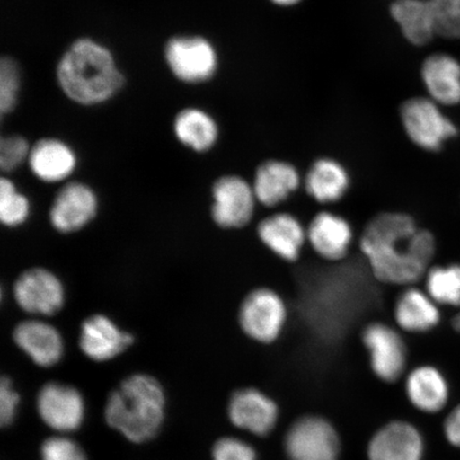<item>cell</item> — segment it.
Returning a JSON list of instances; mask_svg holds the SVG:
<instances>
[{"label": "cell", "instance_id": "obj_1", "mask_svg": "<svg viewBox=\"0 0 460 460\" xmlns=\"http://www.w3.org/2000/svg\"><path fill=\"white\" fill-rule=\"evenodd\" d=\"M359 251L378 283L416 286L433 262L436 239L406 212L383 211L367 222Z\"/></svg>", "mask_w": 460, "mask_h": 460}, {"label": "cell", "instance_id": "obj_2", "mask_svg": "<svg viewBox=\"0 0 460 460\" xmlns=\"http://www.w3.org/2000/svg\"><path fill=\"white\" fill-rule=\"evenodd\" d=\"M165 402L164 390L156 378L134 374L109 395L106 422L126 439L144 444L154 439L163 427Z\"/></svg>", "mask_w": 460, "mask_h": 460}, {"label": "cell", "instance_id": "obj_3", "mask_svg": "<svg viewBox=\"0 0 460 460\" xmlns=\"http://www.w3.org/2000/svg\"><path fill=\"white\" fill-rule=\"evenodd\" d=\"M58 79L66 94L84 105L111 99L124 82L111 53L86 39L75 42L63 56Z\"/></svg>", "mask_w": 460, "mask_h": 460}, {"label": "cell", "instance_id": "obj_4", "mask_svg": "<svg viewBox=\"0 0 460 460\" xmlns=\"http://www.w3.org/2000/svg\"><path fill=\"white\" fill-rule=\"evenodd\" d=\"M441 106L429 97H412L402 102L401 123L408 139L425 152H438L457 135V128Z\"/></svg>", "mask_w": 460, "mask_h": 460}, {"label": "cell", "instance_id": "obj_5", "mask_svg": "<svg viewBox=\"0 0 460 460\" xmlns=\"http://www.w3.org/2000/svg\"><path fill=\"white\" fill-rule=\"evenodd\" d=\"M288 319L287 304L270 287L252 289L241 302L238 320L245 335L262 344L273 343L283 332Z\"/></svg>", "mask_w": 460, "mask_h": 460}, {"label": "cell", "instance_id": "obj_6", "mask_svg": "<svg viewBox=\"0 0 460 460\" xmlns=\"http://www.w3.org/2000/svg\"><path fill=\"white\" fill-rule=\"evenodd\" d=\"M212 220L224 229L249 226L258 200L252 182L239 175H224L212 187Z\"/></svg>", "mask_w": 460, "mask_h": 460}, {"label": "cell", "instance_id": "obj_7", "mask_svg": "<svg viewBox=\"0 0 460 460\" xmlns=\"http://www.w3.org/2000/svg\"><path fill=\"white\" fill-rule=\"evenodd\" d=\"M285 450L289 460H339L341 441L327 420L309 416L288 431Z\"/></svg>", "mask_w": 460, "mask_h": 460}, {"label": "cell", "instance_id": "obj_8", "mask_svg": "<svg viewBox=\"0 0 460 460\" xmlns=\"http://www.w3.org/2000/svg\"><path fill=\"white\" fill-rule=\"evenodd\" d=\"M37 408L40 418L58 433H73L82 428L85 417V402L76 388L51 382L39 391Z\"/></svg>", "mask_w": 460, "mask_h": 460}, {"label": "cell", "instance_id": "obj_9", "mask_svg": "<svg viewBox=\"0 0 460 460\" xmlns=\"http://www.w3.org/2000/svg\"><path fill=\"white\" fill-rule=\"evenodd\" d=\"M13 296L25 313L36 315H54L66 303L61 280L43 268H32L22 273L15 280Z\"/></svg>", "mask_w": 460, "mask_h": 460}, {"label": "cell", "instance_id": "obj_10", "mask_svg": "<svg viewBox=\"0 0 460 460\" xmlns=\"http://www.w3.org/2000/svg\"><path fill=\"white\" fill-rule=\"evenodd\" d=\"M362 342L376 376L387 383L398 381L407 359L406 345L399 332L382 322H373L362 332Z\"/></svg>", "mask_w": 460, "mask_h": 460}, {"label": "cell", "instance_id": "obj_11", "mask_svg": "<svg viewBox=\"0 0 460 460\" xmlns=\"http://www.w3.org/2000/svg\"><path fill=\"white\" fill-rule=\"evenodd\" d=\"M355 232L352 224L330 210L316 212L307 226V244L316 256L327 262H341L349 256Z\"/></svg>", "mask_w": 460, "mask_h": 460}, {"label": "cell", "instance_id": "obj_12", "mask_svg": "<svg viewBox=\"0 0 460 460\" xmlns=\"http://www.w3.org/2000/svg\"><path fill=\"white\" fill-rule=\"evenodd\" d=\"M257 237L272 254L286 262H296L307 243V227L290 212H274L257 226Z\"/></svg>", "mask_w": 460, "mask_h": 460}, {"label": "cell", "instance_id": "obj_13", "mask_svg": "<svg viewBox=\"0 0 460 460\" xmlns=\"http://www.w3.org/2000/svg\"><path fill=\"white\" fill-rule=\"evenodd\" d=\"M165 57L172 73L186 83L205 82L217 70L215 49L201 38L171 40L166 45Z\"/></svg>", "mask_w": 460, "mask_h": 460}, {"label": "cell", "instance_id": "obj_14", "mask_svg": "<svg viewBox=\"0 0 460 460\" xmlns=\"http://www.w3.org/2000/svg\"><path fill=\"white\" fill-rule=\"evenodd\" d=\"M99 200L93 190L83 182H70L56 195L49 211L51 226L58 232H78L93 220Z\"/></svg>", "mask_w": 460, "mask_h": 460}, {"label": "cell", "instance_id": "obj_15", "mask_svg": "<svg viewBox=\"0 0 460 460\" xmlns=\"http://www.w3.org/2000/svg\"><path fill=\"white\" fill-rule=\"evenodd\" d=\"M258 204L278 208L303 187V178L295 164L283 159H267L257 166L252 181Z\"/></svg>", "mask_w": 460, "mask_h": 460}, {"label": "cell", "instance_id": "obj_16", "mask_svg": "<svg viewBox=\"0 0 460 460\" xmlns=\"http://www.w3.org/2000/svg\"><path fill=\"white\" fill-rule=\"evenodd\" d=\"M279 407L255 388L235 391L229 400L228 417L235 428L256 436H267L279 421Z\"/></svg>", "mask_w": 460, "mask_h": 460}, {"label": "cell", "instance_id": "obj_17", "mask_svg": "<svg viewBox=\"0 0 460 460\" xmlns=\"http://www.w3.org/2000/svg\"><path fill=\"white\" fill-rule=\"evenodd\" d=\"M134 341L131 333L120 330L111 318L103 314L89 316L80 329V349L86 358L97 362L118 358Z\"/></svg>", "mask_w": 460, "mask_h": 460}, {"label": "cell", "instance_id": "obj_18", "mask_svg": "<svg viewBox=\"0 0 460 460\" xmlns=\"http://www.w3.org/2000/svg\"><path fill=\"white\" fill-rule=\"evenodd\" d=\"M352 177L341 161L332 157L316 158L303 178L305 192L316 204L329 206L345 198Z\"/></svg>", "mask_w": 460, "mask_h": 460}, {"label": "cell", "instance_id": "obj_19", "mask_svg": "<svg viewBox=\"0 0 460 460\" xmlns=\"http://www.w3.org/2000/svg\"><path fill=\"white\" fill-rule=\"evenodd\" d=\"M424 440L419 429L404 421L385 425L367 446L369 460H422Z\"/></svg>", "mask_w": 460, "mask_h": 460}, {"label": "cell", "instance_id": "obj_20", "mask_svg": "<svg viewBox=\"0 0 460 460\" xmlns=\"http://www.w3.org/2000/svg\"><path fill=\"white\" fill-rule=\"evenodd\" d=\"M13 339L17 347L39 367H54L65 354L60 332L41 320L21 322L15 327Z\"/></svg>", "mask_w": 460, "mask_h": 460}, {"label": "cell", "instance_id": "obj_21", "mask_svg": "<svg viewBox=\"0 0 460 460\" xmlns=\"http://www.w3.org/2000/svg\"><path fill=\"white\" fill-rule=\"evenodd\" d=\"M394 308L396 325L408 332H427L439 324L441 314L439 305L427 291L416 286L404 287Z\"/></svg>", "mask_w": 460, "mask_h": 460}, {"label": "cell", "instance_id": "obj_22", "mask_svg": "<svg viewBox=\"0 0 460 460\" xmlns=\"http://www.w3.org/2000/svg\"><path fill=\"white\" fill-rule=\"evenodd\" d=\"M421 78L429 97L440 106L460 103V63L447 54H434L424 60Z\"/></svg>", "mask_w": 460, "mask_h": 460}, {"label": "cell", "instance_id": "obj_23", "mask_svg": "<svg viewBox=\"0 0 460 460\" xmlns=\"http://www.w3.org/2000/svg\"><path fill=\"white\" fill-rule=\"evenodd\" d=\"M27 161L33 175L49 183L66 180L77 166L73 149L56 139H44L34 144Z\"/></svg>", "mask_w": 460, "mask_h": 460}, {"label": "cell", "instance_id": "obj_24", "mask_svg": "<svg viewBox=\"0 0 460 460\" xmlns=\"http://www.w3.org/2000/svg\"><path fill=\"white\" fill-rule=\"evenodd\" d=\"M406 394L417 410L436 413L446 407L450 389L444 374L434 367L422 366L408 376Z\"/></svg>", "mask_w": 460, "mask_h": 460}, {"label": "cell", "instance_id": "obj_25", "mask_svg": "<svg viewBox=\"0 0 460 460\" xmlns=\"http://www.w3.org/2000/svg\"><path fill=\"white\" fill-rule=\"evenodd\" d=\"M390 13L408 42L424 46L436 36L430 0H395L391 4Z\"/></svg>", "mask_w": 460, "mask_h": 460}, {"label": "cell", "instance_id": "obj_26", "mask_svg": "<svg viewBox=\"0 0 460 460\" xmlns=\"http://www.w3.org/2000/svg\"><path fill=\"white\" fill-rule=\"evenodd\" d=\"M174 130L178 140L199 153L214 147L218 137L215 119L198 109H186L178 114Z\"/></svg>", "mask_w": 460, "mask_h": 460}, {"label": "cell", "instance_id": "obj_27", "mask_svg": "<svg viewBox=\"0 0 460 460\" xmlns=\"http://www.w3.org/2000/svg\"><path fill=\"white\" fill-rule=\"evenodd\" d=\"M424 281L425 291L439 306H460V264L430 267Z\"/></svg>", "mask_w": 460, "mask_h": 460}, {"label": "cell", "instance_id": "obj_28", "mask_svg": "<svg viewBox=\"0 0 460 460\" xmlns=\"http://www.w3.org/2000/svg\"><path fill=\"white\" fill-rule=\"evenodd\" d=\"M31 215V204L24 194L16 190L7 178L0 181V220L4 226L16 227L27 221Z\"/></svg>", "mask_w": 460, "mask_h": 460}, {"label": "cell", "instance_id": "obj_29", "mask_svg": "<svg viewBox=\"0 0 460 460\" xmlns=\"http://www.w3.org/2000/svg\"><path fill=\"white\" fill-rule=\"evenodd\" d=\"M19 89V67L11 58H3L0 62V111L2 114L13 111Z\"/></svg>", "mask_w": 460, "mask_h": 460}, {"label": "cell", "instance_id": "obj_30", "mask_svg": "<svg viewBox=\"0 0 460 460\" xmlns=\"http://www.w3.org/2000/svg\"><path fill=\"white\" fill-rule=\"evenodd\" d=\"M42 460H88L84 448L66 436L46 439L41 447Z\"/></svg>", "mask_w": 460, "mask_h": 460}, {"label": "cell", "instance_id": "obj_31", "mask_svg": "<svg viewBox=\"0 0 460 460\" xmlns=\"http://www.w3.org/2000/svg\"><path fill=\"white\" fill-rule=\"evenodd\" d=\"M28 142L20 136L3 137L0 142V168L11 172L28 160L31 154Z\"/></svg>", "mask_w": 460, "mask_h": 460}, {"label": "cell", "instance_id": "obj_32", "mask_svg": "<svg viewBox=\"0 0 460 460\" xmlns=\"http://www.w3.org/2000/svg\"><path fill=\"white\" fill-rule=\"evenodd\" d=\"M214 460H257L254 447L234 437H223L212 448Z\"/></svg>", "mask_w": 460, "mask_h": 460}, {"label": "cell", "instance_id": "obj_33", "mask_svg": "<svg viewBox=\"0 0 460 460\" xmlns=\"http://www.w3.org/2000/svg\"><path fill=\"white\" fill-rule=\"evenodd\" d=\"M20 402L21 396L14 389L13 381L3 376L0 381V424L3 428L13 423Z\"/></svg>", "mask_w": 460, "mask_h": 460}, {"label": "cell", "instance_id": "obj_34", "mask_svg": "<svg viewBox=\"0 0 460 460\" xmlns=\"http://www.w3.org/2000/svg\"><path fill=\"white\" fill-rule=\"evenodd\" d=\"M430 3L434 10L436 32L460 20V0H430Z\"/></svg>", "mask_w": 460, "mask_h": 460}, {"label": "cell", "instance_id": "obj_35", "mask_svg": "<svg viewBox=\"0 0 460 460\" xmlns=\"http://www.w3.org/2000/svg\"><path fill=\"white\" fill-rule=\"evenodd\" d=\"M445 434L452 446L460 447V405L447 417Z\"/></svg>", "mask_w": 460, "mask_h": 460}, {"label": "cell", "instance_id": "obj_36", "mask_svg": "<svg viewBox=\"0 0 460 460\" xmlns=\"http://www.w3.org/2000/svg\"><path fill=\"white\" fill-rule=\"evenodd\" d=\"M270 2L279 5V7H292V5L300 4L302 0H270Z\"/></svg>", "mask_w": 460, "mask_h": 460}, {"label": "cell", "instance_id": "obj_37", "mask_svg": "<svg viewBox=\"0 0 460 460\" xmlns=\"http://www.w3.org/2000/svg\"><path fill=\"white\" fill-rule=\"evenodd\" d=\"M454 329L460 332V314L456 316L453 321Z\"/></svg>", "mask_w": 460, "mask_h": 460}]
</instances>
